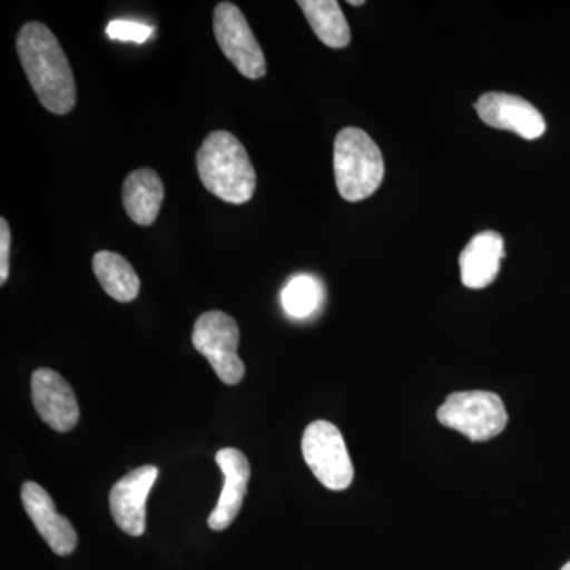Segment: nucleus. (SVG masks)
Returning <instances> with one entry per match:
<instances>
[{"label":"nucleus","instance_id":"ddd939ff","mask_svg":"<svg viewBox=\"0 0 570 570\" xmlns=\"http://www.w3.org/2000/svg\"><path fill=\"white\" fill-rule=\"evenodd\" d=\"M504 258V239L497 232L475 235L460 255L461 283L485 288L494 283Z\"/></svg>","mask_w":570,"mask_h":570},{"label":"nucleus","instance_id":"f03ea898","mask_svg":"<svg viewBox=\"0 0 570 570\" xmlns=\"http://www.w3.org/2000/svg\"><path fill=\"white\" fill-rule=\"evenodd\" d=\"M198 176L214 197L245 205L254 197L257 174L243 142L227 130H214L195 156Z\"/></svg>","mask_w":570,"mask_h":570},{"label":"nucleus","instance_id":"6e6552de","mask_svg":"<svg viewBox=\"0 0 570 570\" xmlns=\"http://www.w3.org/2000/svg\"><path fill=\"white\" fill-rule=\"evenodd\" d=\"M157 478H159V468L145 464L124 475L112 487L110 493L112 520L126 534L134 538L145 534L146 501Z\"/></svg>","mask_w":570,"mask_h":570},{"label":"nucleus","instance_id":"9b49d317","mask_svg":"<svg viewBox=\"0 0 570 570\" xmlns=\"http://www.w3.org/2000/svg\"><path fill=\"white\" fill-rule=\"evenodd\" d=\"M21 501L26 513L36 524L45 542L58 557H69L77 549L78 535L73 524L58 513L48 491L36 482H24Z\"/></svg>","mask_w":570,"mask_h":570},{"label":"nucleus","instance_id":"4468645a","mask_svg":"<svg viewBox=\"0 0 570 570\" xmlns=\"http://www.w3.org/2000/svg\"><path fill=\"white\" fill-rule=\"evenodd\" d=\"M164 195V183L160 176L151 168H140L132 171L124 181V209L135 224L149 227L159 217Z\"/></svg>","mask_w":570,"mask_h":570},{"label":"nucleus","instance_id":"423d86ee","mask_svg":"<svg viewBox=\"0 0 570 570\" xmlns=\"http://www.w3.org/2000/svg\"><path fill=\"white\" fill-rule=\"evenodd\" d=\"M307 468L332 491H343L354 482V464L343 434L333 423L317 420L306 428L302 441Z\"/></svg>","mask_w":570,"mask_h":570},{"label":"nucleus","instance_id":"f8f14e48","mask_svg":"<svg viewBox=\"0 0 570 570\" xmlns=\"http://www.w3.org/2000/svg\"><path fill=\"white\" fill-rule=\"evenodd\" d=\"M216 463L224 474V489L216 508L209 513L208 527L213 531H225L234 523L245 502L250 464L245 453L232 448L220 449L216 453Z\"/></svg>","mask_w":570,"mask_h":570},{"label":"nucleus","instance_id":"6ab92c4d","mask_svg":"<svg viewBox=\"0 0 570 570\" xmlns=\"http://www.w3.org/2000/svg\"><path fill=\"white\" fill-rule=\"evenodd\" d=\"M10 245V225L7 223L6 217H2V219H0V284L2 285L7 283V279H9Z\"/></svg>","mask_w":570,"mask_h":570},{"label":"nucleus","instance_id":"f257e3e1","mask_svg":"<svg viewBox=\"0 0 570 570\" xmlns=\"http://www.w3.org/2000/svg\"><path fill=\"white\" fill-rule=\"evenodd\" d=\"M18 58L40 104L55 115L77 105V82L69 59L55 33L43 22H26L17 37Z\"/></svg>","mask_w":570,"mask_h":570},{"label":"nucleus","instance_id":"1a4fd4ad","mask_svg":"<svg viewBox=\"0 0 570 570\" xmlns=\"http://www.w3.org/2000/svg\"><path fill=\"white\" fill-rule=\"evenodd\" d=\"M32 404L40 419L58 433H67L77 426L80 407L69 382L50 370L39 367L31 379Z\"/></svg>","mask_w":570,"mask_h":570},{"label":"nucleus","instance_id":"aec40b11","mask_svg":"<svg viewBox=\"0 0 570 570\" xmlns=\"http://www.w3.org/2000/svg\"><path fill=\"white\" fill-rule=\"evenodd\" d=\"M348 3H351V6L358 7V6H363V3H365V2H363V0H351V2H348Z\"/></svg>","mask_w":570,"mask_h":570},{"label":"nucleus","instance_id":"39448f33","mask_svg":"<svg viewBox=\"0 0 570 570\" xmlns=\"http://www.w3.org/2000/svg\"><path fill=\"white\" fill-rule=\"evenodd\" d=\"M193 344L224 384L236 385L243 381L246 367L238 355L239 328L234 317L223 311L202 314L194 325Z\"/></svg>","mask_w":570,"mask_h":570},{"label":"nucleus","instance_id":"2eb2a0df","mask_svg":"<svg viewBox=\"0 0 570 570\" xmlns=\"http://www.w3.org/2000/svg\"><path fill=\"white\" fill-rule=\"evenodd\" d=\"M94 275L112 299L130 303L140 294V277L121 254L99 250L92 258Z\"/></svg>","mask_w":570,"mask_h":570},{"label":"nucleus","instance_id":"a211bd4d","mask_svg":"<svg viewBox=\"0 0 570 570\" xmlns=\"http://www.w3.org/2000/svg\"><path fill=\"white\" fill-rule=\"evenodd\" d=\"M153 31L151 26L124 20L111 21L107 28L111 40L135 41V43H145L153 36Z\"/></svg>","mask_w":570,"mask_h":570},{"label":"nucleus","instance_id":"7ed1b4c3","mask_svg":"<svg viewBox=\"0 0 570 570\" xmlns=\"http://www.w3.org/2000/svg\"><path fill=\"white\" fill-rule=\"evenodd\" d=\"M333 167L337 190L347 202L366 200L384 181L381 149L370 135L356 127H347L336 135Z\"/></svg>","mask_w":570,"mask_h":570},{"label":"nucleus","instance_id":"412c9836","mask_svg":"<svg viewBox=\"0 0 570 570\" xmlns=\"http://www.w3.org/2000/svg\"><path fill=\"white\" fill-rule=\"evenodd\" d=\"M561 570H570V561L568 562V564L562 566Z\"/></svg>","mask_w":570,"mask_h":570},{"label":"nucleus","instance_id":"20e7f679","mask_svg":"<svg viewBox=\"0 0 570 570\" xmlns=\"http://www.w3.org/2000/svg\"><path fill=\"white\" fill-rule=\"evenodd\" d=\"M438 420L450 430L459 431L472 442L490 441L508 426L509 417L504 403L497 393H452L438 409Z\"/></svg>","mask_w":570,"mask_h":570},{"label":"nucleus","instance_id":"dca6fc26","mask_svg":"<svg viewBox=\"0 0 570 570\" xmlns=\"http://www.w3.org/2000/svg\"><path fill=\"white\" fill-rule=\"evenodd\" d=\"M298 6L318 40L326 47L341 50L351 43V28L335 0H299Z\"/></svg>","mask_w":570,"mask_h":570},{"label":"nucleus","instance_id":"f3484780","mask_svg":"<svg viewBox=\"0 0 570 570\" xmlns=\"http://www.w3.org/2000/svg\"><path fill=\"white\" fill-rule=\"evenodd\" d=\"M324 298V288L316 277L299 275L292 277L283 291V306L288 316L309 317L316 313Z\"/></svg>","mask_w":570,"mask_h":570},{"label":"nucleus","instance_id":"9d476101","mask_svg":"<svg viewBox=\"0 0 570 570\" xmlns=\"http://www.w3.org/2000/svg\"><path fill=\"white\" fill-rule=\"evenodd\" d=\"M474 107L487 126L509 130L524 140H535L546 132V119L538 108L519 96L505 92L483 94Z\"/></svg>","mask_w":570,"mask_h":570},{"label":"nucleus","instance_id":"0eeeda50","mask_svg":"<svg viewBox=\"0 0 570 570\" xmlns=\"http://www.w3.org/2000/svg\"><path fill=\"white\" fill-rule=\"evenodd\" d=\"M213 28L220 51L243 77L247 80H261L265 77L264 51L245 14L235 3H217L213 14Z\"/></svg>","mask_w":570,"mask_h":570}]
</instances>
